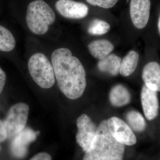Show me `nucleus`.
<instances>
[{"label": "nucleus", "mask_w": 160, "mask_h": 160, "mask_svg": "<svg viewBox=\"0 0 160 160\" xmlns=\"http://www.w3.org/2000/svg\"><path fill=\"white\" fill-rule=\"evenodd\" d=\"M158 28L159 32L160 34V15L159 18L158 22Z\"/></svg>", "instance_id": "b1692460"}, {"label": "nucleus", "mask_w": 160, "mask_h": 160, "mask_svg": "<svg viewBox=\"0 0 160 160\" xmlns=\"http://www.w3.org/2000/svg\"><path fill=\"white\" fill-rule=\"evenodd\" d=\"M92 6H98L104 9H110L117 4L118 0H86Z\"/></svg>", "instance_id": "aec40b11"}, {"label": "nucleus", "mask_w": 160, "mask_h": 160, "mask_svg": "<svg viewBox=\"0 0 160 160\" xmlns=\"http://www.w3.org/2000/svg\"><path fill=\"white\" fill-rule=\"evenodd\" d=\"M0 150H1V147H0Z\"/></svg>", "instance_id": "393cba45"}, {"label": "nucleus", "mask_w": 160, "mask_h": 160, "mask_svg": "<svg viewBox=\"0 0 160 160\" xmlns=\"http://www.w3.org/2000/svg\"><path fill=\"white\" fill-rule=\"evenodd\" d=\"M51 62L60 90L70 99L81 97L86 89V71L80 60L69 49L63 48L52 52Z\"/></svg>", "instance_id": "f257e3e1"}, {"label": "nucleus", "mask_w": 160, "mask_h": 160, "mask_svg": "<svg viewBox=\"0 0 160 160\" xmlns=\"http://www.w3.org/2000/svg\"><path fill=\"white\" fill-rule=\"evenodd\" d=\"M56 14L51 7L42 0H35L27 7L26 20L28 28L34 34L46 33L54 22Z\"/></svg>", "instance_id": "7ed1b4c3"}, {"label": "nucleus", "mask_w": 160, "mask_h": 160, "mask_svg": "<svg viewBox=\"0 0 160 160\" xmlns=\"http://www.w3.org/2000/svg\"><path fill=\"white\" fill-rule=\"evenodd\" d=\"M88 47L92 55L99 60L108 56L114 49L113 44L106 39L93 41L89 43Z\"/></svg>", "instance_id": "4468645a"}, {"label": "nucleus", "mask_w": 160, "mask_h": 160, "mask_svg": "<svg viewBox=\"0 0 160 160\" xmlns=\"http://www.w3.org/2000/svg\"><path fill=\"white\" fill-rule=\"evenodd\" d=\"M110 29V25L107 22L99 19H95L89 24L88 32L92 35H102L108 32Z\"/></svg>", "instance_id": "6ab92c4d"}, {"label": "nucleus", "mask_w": 160, "mask_h": 160, "mask_svg": "<svg viewBox=\"0 0 160 160\" xmlns=\"http://www.w3.org/2000/svg\"><path fill=\"white\" fill-rule=\"evenodd\" d=\"M29 160H52V158L49 153L42 152L35 155Z\"/></svg>", "instance_id": "412c9836"}, {"label": "nucleus", "mask_w": 160, "mask_h": 160, "mask_svg": "<svg viewBox=\"0 0 160 160\" xmlns=\"http://www.w3.org/2000/svg\"><path fill=\"white\" fill-rule=\"evenodd\" d=\"M55 8L63 17L73 19L83 18L89 12V8L86 4L73 0H58Z\"/></svg>", "instance_id": "6e6552de"}, {"label": "nucleus", "mask_w": 160, "mask_h": 160, "mask_svg": "<svg viewBox=\"0 0 160 160\" xmlns=\"http://www.w3.org/2000/svg\"><path fill=\"white\" fill-rule=\"evenodd\" d=\"M77 126L78 129L76 137L77 142L83 151L86 152L94 138L98 127L86 114L78 118Z\"/></svg>", "instance_id": "0eeeda50"}, {"label": "nucleus", "mask_w": 160, "mask_h": 160, "mask_svg": "<svg viewBox=\"0 0 160 160\" xmlns=\"http://www.w3.org/2000/svg\"><path fill=\"white\" fill-rule=\"evenodd\" d=\"M125 146L110 134L107 120L98 126L96 133L83 160H123Z\"/></svg>", "instance_id": "f03ea898"}, {"label": "nucleus", "mask_w": 160, "mask_h": 160, "mask_svg": "<svg viewBox=\"0 0 160 160\" xmlns=\"http://www.w3.org/2000/svg\"><path fill=\"white\" fill-rule=\"evenodd\" d=\"M122 60L116 55L112 53L98 63V69L102 72L108 73L112 76L119 72Z\"/></svg>", "instance_id": "2eb2a0df"}, {"label": "nucleus", "mask_w": 160, "mask_h": 160, "mask_svg": "<svg viewBox=\"0 0 160 160\" xmlns=\"http://www.w3.org/2000/svg\"><path fill=\"white\" fill-rule=\"evenodd\" d=\"M7 138V132L4 123L0 120V142H4Z\"/></svg>", "instance_id": "4be33fe9"}, {"label": "nucleus", "mask_w": 160, "mask_h": 160, "mask_svg": "<svg viewBox=\"0 0 160 160\" xmlns=\"http://www.w3.org/2000/svg\"><path fill=\"white\" fill-rule=\"evenodd\" d=\"M141 99L146 118L149 121L154 119L158 116L159 107L157 92L149 89L144 85L141 91Z\"/></svg>", "instance_id": "9b49d317"}, {"label": "nucleus", "mask_w": 160, "mask_h": 160, "mask_svg": "<svg viewBox=\"0 0 160 160\" xmlns=\"http://www.w3.org/2000/svg\"><path fill=\"white\" fill-rule=\"evenodd\" d=\"M38 134L29 128H25L14 137L11 144L12 153L15 157L22 158L28 152V146L34 141Z\"/></svg>", "instance_id": "1a4fd4ad"}, {"label": "nucleus", "mask_w": 160, "mask_h": 160, "mask_svg": "<svg viewBox=\"0 0 160 160\" xmlns=\"http://www.w3.org/2000/svg\"><path fill=\"white\" fill-rule=\"evenodd\" d=\"M107 121L108 128L112 137L124 146H131L137 142V138L128 124L120 118L112 117Z\"/></svg>", "instance_id": "423d86ee"}, {"label": "nucleus", "mask_w": 160, "mask_h": 160, "mask_svg": "<svg viewBox=\"0 0 160 160\" xmlns=\"http://www.w3.org/2000/svg\"><path fill=\"white\" fill-rule=\"evenodd\" d=\"M131 99V94L129 90L121 84L113 86L109 92V101L111 105L115 107L126 106L129 104Z\"/></svg>", "instance_id": "ddd939ff"}, {"label": "nucleus", "mask_w": 160, "mask_h": 160, "mask_svg": "<svg viewBox=\"0 0 160 160\" xmlns=\"http://www.w3.org/2000/svg\"><path fill=\"white\" fill-rule=\"evenodd\" d=\"M150 0H131L130 17L135 27L142 29L147 25L150 16Z\"/></svg>", "instance_id": "9d476101"}, {"label": "nucleus", "mask_w": 160, "mask_h": 160, "mask_svg": "<svg viewBox=\"0 0 160 160\" xmlns=\"http://www.w3.org/2000/svg\"><path fill=\"white\" fill-rule=\"evenodd\" d=\"M15 46V39L11 32L0 26V50L10 52L14 49Z\"/></svg>", "instance_id": "a211bd4d"}, {"label": "nucleus", "mask_w": 160, "mask_h": 160, "mask_svg": "<svg viewBox=\"0 0 160 160\" xmlns=\"http://www.w3.org/2000/svg\"><path fill=\"white\" fill-rule=\"evenodd\" d=\"M6 73L0 67V94L2 92L6 83Z\"/></svg>", "instance_id": "5701e85b"}, {"label": "nucleus", "mask_w": 160, "mask_h": 160, "mask_svg": "<svg viewBox=\"0 0 160 160\" xmlns=\"http://www.w3.org/2000/svg\"><path fill=\"white\" fill-rule=\"evenodd\" d=\"M29 112V106L24 103H17L10 108L3 122L7 138L15 137L25 129Z\"/></svg>", "instance_id": "39448f33"}, {"label": "nucleus", "mask_w": 160, "mask_h": 160, "mask_svg": "<svg viewBox=\"0 0 160 160\" xmlns=\"http://www.w3.org/2000/svg\"><path fill=\"white\" fill-rule=\"evenodd\" d=\"M28 66L30 75L38 86L43 89H49L53 86L55 82L54 69L45 55L40 52L32 55Z\"/></svg>", "instance_id": "20e7f679"}, {"label": "nucleus", "mask_w": 160, "mask_h": 160, "mask_svg": "<svg viewBox=\"0 0 160 160\" xmlns=\"http://www.w3.org/2000/svg\"><path fill=\"white\" fill-rule=\"evenodd\" d=\"M142 78L148 88L160 92V66L155 62L146 64L143 68Z\"/></svg>", "instance_id": "f8f14e48"}, {"label": "nucleus", "mask_w": 160, "mask_h": 160, "mask_svg": "<svg viewBox=\"0 0 160 160\" xmlns=\"http://www.w3.org/2000/svg\"><path fill=\"white\" fill-rule=\"evenodd\" d=\"M126 119L128 125L133 131L140 132L146 129V123L141 113L136 110H131L127 112Z\"/></svg>", "instance_id": "f3484780"}, {"label": "nucleus", "mask_w": 160, "mask_h": 160, "mask_svg": "<svg viewBox=\"0 0 160 160\" xmlns=\"http://www.w3.org/2000/svg\"><path fill=\"white\" fill-rule=\"evenodd\" d=\"M139 55L131 50L127 53L121 62L119 73L123 77H128L134 72L139 61Z\"/></svg>", "instance_id": "dca6fc26"}]
</instances>
